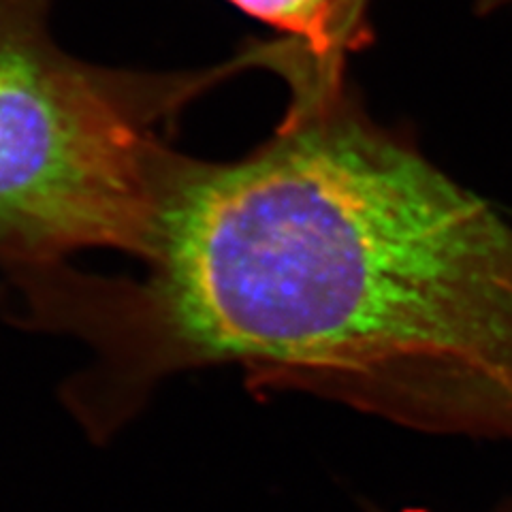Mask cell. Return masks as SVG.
I'll return each instance as SVG.
<instances>
[{
	"label": "cell",
	"instance_id": "1",
	"mask_svg": "<svg viewBox=\"0 0 512 512\" xmlns=\"http://www.w3.org/2000/svg\"><path fill=\"white\" fill-rule=\"evenodd\" d=\"M141 278L67 265L18 284L24 320L84 340L71 410L105 438L192 367L348 393L431 391L512 425V227L408 141L301 84L235 163L167 150Z\"/></svg>",
	"mask_w": 512,
	"mask_h": 512
},
{
	"label": "cell",
	"instance_id": "2",
	"mask_svg": "<svg viewBox=\"0 0 512 512\" xmlns=\"http://www.w3.org/2000/svg\"><path fill=\"white\" fill-rule=\"evenodd\" d=\"M45 0H0V265L11 278L86 248L141 256L167 148L154 126L229 67H90L47 35Z\"/></svg>",
	"mask_w": 512,
	"mask_h": 512
},
{
	"label": "cell",
	"instance_id": "3",
	"mask_svg": "<svg viewBox=\"0 0 512 512\" xmlns=\"http://www.w3.org/2000/svg\"><path fill=\"white\" fill-rule=\"evenodd\" d=\"M252 18L278 28L288 41L323 50L338 41L365 0H231Z\"/></svg>",
	"mask_w": 512,
	"mask_h": 512
},
{
	"label": "cell",
	"instance_id": "4",
	"mask_svg": "<svg viewBox=\"0 0 512 512\" xmlns=\"http://www.w3.org/2000/svg\"><path fill=\"white\" fill-rule=\"evenodd\" d=\"M485 3H491V5H498V3H502V0H485Z\"/></svg>",
	"mask_w": 512,
	"mask_h": 512
}]
</instances>
